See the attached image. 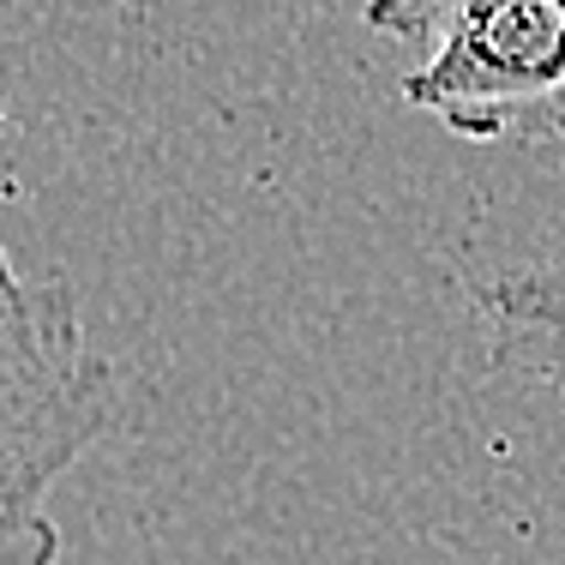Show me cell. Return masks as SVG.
Segmentation results:
<instances>
[{"mask_svg": "<svg viewBox=\"0 0 565 565\" xmlns=\"http://www.w3.org/2000/svg\"><path fill=\"white\" fill-rule=\"evenodd\" d=\"M403 103L469 145L565 109V0H446L427 55L403 73Z\"/></svg>", "mask_w": 565, "mask_h": 565, "instance_id": "7a4b0ae2", "label": "cell"}, {"mask_svg": "<svg viewBox=\"0 0 565 565\" xmlns=\"http://www.w3.org/2000/svg\"><path fill=\"white\" fill-rule=\"evenodd\" d=\"M115 361L66 282H36L0 241V565H61L49 493L115 422Z\"/></svg>", "mask_w": 565, "mask_h": 565, "instance_id": "6da1fadb", "label": "cell"}, {"mask_svg": "<svg viewBox=\"0 0 565 565\" xmlns=\"http://www.w3.org/2000/svg\"><path fill=\"white\" fill-rule=\"evenodd\" d=\"M481 355L500 380L542 385L565 403V259L505 265L469 282Z\"/></svg>", "mask_w": 565, "mask_h": 565, "instance_id": "3957f363", "label": "cell"}, {"mask_svg": "<svg viewBox=\"0 0 565 565\" xmlns=\"http://www.w3.org/2000/svg\"><path fill=\"white\" fill-rule=\"evenodd\" d=\"M439 12H446V0H367L361 7V19H367V31L380 36H427L439 24Z\"/></svg>", "mask_w": 565, "mask_h": 565, "instance_id": "277c9868", "label": "cell"}]
</instances>
